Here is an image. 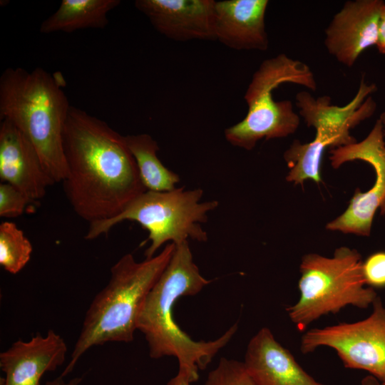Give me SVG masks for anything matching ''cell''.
Listing matches in <instances>:
<instances>
[{
    "instance_id": "8992f818",
    "label": "cell",
    "mask_w": 385,
    "mask_h": 385,
    "mask_svg": "<svg viewBox=\"0 0 385 385\" xmlns=\"http://www.w3.org/2000/svg\"><path fill=\"white\" fill-rule=\"evenodd\" d=\"M291 83L315 91L317 82L308 65L284 53L265 60L253 74L244 98L248 111L242 120L225 129L226 140L247 150L257 143L294 133L300 118L291 101H274L273 91Z\"/></svg>"
},
{
    "instance_id": "52a82bcc",
    "label": "cell",
    "mask_w": 385,
    "mask_h": 385,
    "mask_svg": "<svg viewBox=\"0 0 385 385\" xmlns=\"http://www.w3.org/2000/svg\"><path fill=\"white\" fill-rule=\"evenodd\" d=\"M202 195V189L185 190L183 187L165 192L146 190L115 217L89 223L84 238L94 240L128 220L137 222L148 231L150 244L145 251L148 259L168 242L179 245L188 238L206 242L207 234L199 223L207 222V212L215 210L219 202H200Z\"/></svg>"
},
{
    "instance_id": "8fae6325",
    "label": "cell",
    "mask_w": 385,
    "mask_h": 385,
    "mask_svg": "<svg viewBox=\"0 0 385 385\" xmlns=\"http://www.w3.org/2000/svg\"><path fill=\"white\" fill-rule=\"evenodd\" d=\"M0 178L37 205L55 183L29 138L9 120L0 123Z\"/></svg>"
},
{
    "instance_id": "7c38bea8",
    "label": "cell",
    "mask_w": 385,
    "mask_h": 385,
    "mask_svg": "<svg viewBox=\"0 0 385 385\" xmlns=\"http://www.w3.org/2000/svg\"><path fill=\"white\" fill-rule=\"evenodd\" d=\"M68 351L63 338L53 329L36 333L29 341L21 339L0 354V368L5 374L1 385H41V377L61 366Z\"/></svg>"
},
{
    "instance_id": "277c9868",
    "label": "cell",
    "mask_w": 385,
    "mask_h": 385,
    "mask_svg": "<svg viewBox=\"0 0 385 385\" xmlns=\"http://www.w3.org/2000/svg\"><path fill=\"white\" fill-rule=\"evenodd\" d=\"M70 108L61 81L42 68L10 67L0 76V119L29 138L55 183L67 175L63 133Z\"/></svg>"
},
{
    "instance_id": "3957f363",
    "label": "cell",
    "mask_w": 385,
    "mask_h": 385,
    "mask_svg": "<svg viewBox=\"0 0 385 385\" xmlns=\"http://www.w3.org/2000/svg\"><path fill=\"white\" fill-rule=\"evenodd\" d=\"M174 249L175 244L169 242L159 254L142 262L128 253L111 267L108 282L86 312L70 361L61 376L71 373L80 358L93 346L133 341L145 299Z\"/></svg>"
},
{
    "instance_id": "30bf717a",
    "label": "cell",
    "mask_w": 385,
    "mask_h": 385,
    "mask_svg": "<svg viewBox=\"0 0 385 385\" xmlns=\"http://www.w3.org/2000/svg\"><path fill=\"white\" fill-rule=\"evenodd\" d=\"M382 0L347 1L325 29L324 45L338 62L351 67L367 48L376 46Z\"/></svg>"
},
{
    "instance_id": "5b68a950",
    "label": "cell",
    "mask_w": 385,
    "mask_h": 385,
    "mask_svg": "<svg viewBox=\"0 0 385 385\" xmlns=\"http://www.w3.org/2000/svg\"><path fill=\"white\" fill-rule=\"evenodd\" d=\"M362 259L355 249L337 248L331 257L316 253L304 255L299 266V297L286 308L299 330L329 314H337L347 306L366 309L378 297L366 287Z\"/></svg>"
},
{
    "instance_id": "83f0119b",
    "label": "cell",
    "mask_w": 385,
    "mask_h": 385,
    "mask_svg": "<svg viewBox=\"0 0 385 385\" xmlns=\"http://www.w3.org/2000/svg\"><path fill=\"white\" fill-rule=\"evenodd\" d=\"M379 119L382 124L383 129H384V134L385 137V111L381 113Z\"/></svg>"
},
{
    "instance_id": "d4e9b609",
    "label": "cell",
    "mask_w": 385,
    "mask_h": 385,
    "mask_svg": "<svg viewBox=\"0 0 385 385\" xmlns=\"http://www.w3.org/2000/svg\"><path fill=\"white\" fill-rule=\"evenodd\" d=\"M81 377L77 376L68 381H65L64 377L60 375L54 379L46 381L45 385H81Z\"/></svg>"
},
{
    "instance_id": "9a60e30c",
    "label": "cell",
    "mask_w": 385,
    "mask_h": 385,
    "mask_svg": "<svg viewBox=\"0 0 385 385\" xmlns=\"http://www.w3.org/2000/svg\"><path fill=\"white\" fill-rule=\"evenodd\" d=\"M243 363L256 385H324L301 367L267 327L250 340Z\"/></svg>"
},
{
    "instance_id": "f546056e",
    "label": "cell",
    "mask_w": 385,
    "mask_h": 385,
    "mask_svg": "<svg viewBox=\"0 0 385 385\" xmlns=\"http://www.w3.org/2000/svg\"><path fill=\"white\" fill-rule=\"evenodd\" d=\"M380 385H385V382H381Z\"/></svg>"
},
{
    "instance_id": "44dd1931",
    "label": "cell",
    "mask_w": 385,
    "mask_h": 385,
    "mask_svg": "<svg viewBox=\"0 0 385 385\" xmlns=\"http://www.w3.org/2000/svg\"><path fill=\"white\" fill-rule=\"evenodd\" d=\"M203 385H256L243 362L221 358Z\"/></svg>"
},
{
    "instance_id": "ac0fdd59",
    "label": "cell",
    "mask_w": 385,
    "mask_h": 385,
    "mask_svg": "<svg viewBox=\"0 0 385 385\" xmlns=\"http://www.w3.org/2000/svg\"><path fill=\"white\" fill-rule=\"evenodd\" d=\"M125 139L147 190L165 192L176 188L180 178L161 163L157 155L158 143L151 135L146 133L128 135Z\"/></svg>"
},
{
    "instance_id": "cb8c5ba5",
    "label": "cell",
    "mask_w": 385,
    "mask_h": 385,
    "mask_svg": "<svg viewBox=\"0 0 385 385\" xmlns=\"http://www.w3.org/2000/svg\"><path fill=\"white\" fill-rule=\"evenodd\" d=\"M376 46L379 52L385 55V4L382 6L379 15Z\"/></svg>"
},
{
    "instance_id": "ba28073f",
    "label": "cell",
    "mask_w": 385,
    "mask_h": 385,
    "mask_svg": "<svg viewBox=\"0 0 385 385\" xmlns=\"http://www.w3.org/2000/svg\"><path fill=\"white\" fill-rule=\"evenodd\" d=\"M366 319L314 328L302 337L300 351L309 354L321 346L334 349L344 366L368 371L385 382V307L379 297Z\"/></svg>"
},
{
    "instance_id": "2e32d148",
    "label": "cell",
    "mask_w": 385,
    "mask_h": 385,
    "mask_svg": "<svg viewBox=\"0 0 385 385\" xmlns=\"http://www.w3.org/2000/svg\"><path fill=\"white\" fill-rule=\"evenodd\" d=\"M267 0L215 1V39L236 50L266 51L269 39L265 16Z\"/></svg>"
},
{
    "instance_id": "e0dca14e",
    "label": "cell",
    "mask_w": 385,
    "mask_h": 385,
    "mask_svg": "<svg viewBox=\"0 0 385 385\" xmlns=\"http://www.w3.org/2000/svg\"><path fill=\"white\" fill-rule=\"evenodd\" d=\"M120 4L119 0H63L58 9L42 22L40 32L103 29L108 24V14Z\"/></svg>"
},
{
    "instance_id": "6da1fadb",
    "label": "cell",
    "mask_w": 385,
    "mask_h": 385,
    "mask_svg": "<svg viewBox=\"0 0 385 385\" xmlns=\"http://www.w3.org/2000/svg\"><path fill=\"white\" fill-rule=\"evenodd\" d=\"M63 150L65 194L74 212L89 223L115 217L147 190L125 136L73 106L63 129Z\"/></svg>"
},
{
    "instance_id": "5bb4252c",
    "label": "cell",
    "mask_w": 385,
    "mask_h": 385,
    "mask_svg": "<svg viewBox=\"0 0 385 385\" xmlns=\"http://www.w3.org/2000/svg\"><path fill=\"white\" fill-rule=\"evenodd\" d=\"M377 90L374 83L367 84L364 77L354 97L342 106L332 104L331 98H314L302 91L295 97L299 113L309 127L351 137L350 130L370 118L376 109L371 94Z\"/></svg>"
},
{
    "instance_id": "9c48e42d",
    "label": "cell",
    "mask_w": 385,
    "mask_h": 385,
    "mask_svg": "<svg viewBox=\"0 0 385 385\" xmlns=\"http://www.w3.org/2000/svg\"><path fill=\"white\" fill-rule=\"evenodd\" d=\"M329 154L334 169L347 162L362 160L372 166L376 179L369 190L362 192L357 188L346 210L329 222L326 229L369 237L374 215L385 202V137L379 119L364 139L332 148Z\"/></svg>"
},
{
    "instance_id": "603a6c76",
    "label": "cell",
    "mask_w": 385,
    "mask_h": 385,
    "mask_svg": "<svg viewBox=\"0 0 385 385\" xmlns=\"http://www.w3.org/2000/svg\"><path fill=\"white\" fill-rule=\"evenodd\" d=\"M362 272L366 284L371 287H385V252L369 255L362 263Z\"/></svg>"
},
{
    "instance_id": "7a4b0ae2",
    "label": "cell",
    "mask_w": 385,
    "mask_h": 385,
    "mask_svg": "<svg viewBox=\"0 0 385 385\" xmlns=\"http://www.w3.org/2000/svg\"><path fill=\"white\" fill-rule=\"evenodd\" d=\"M211 282L201 275L188 242L175 245L169 262L145 299L138 322L150 357L175 356L179 370L185 372L192 383L198 379L199 369L207 367L237 330L235 324L215 340L196 342L175 323L173 308L176 301L197 294Z\"/></svg>"
},
{
    "instance_id": "4316f807",
    "label": "cell",
    "mask_w": 385,
    "mask_h": 385,
    "mask_svg": "<svg viewBox=\"0 0 385 385\" xmlns=\"http://www.w3.org/2000/svg\"><path fill=\"white\" fill-rule=\"evenodd\" d=\"M381 381H379L376 377L369 375L365 376L361 382V385H380Z\"/></svg>"
},
{
    "instance_id": "4fadbf2b",
    "label": "cell",
    "mask_w": 385,
    "mask_h": 385,
    "mask_svg": "<svg viewBox=\"0 0 385 385\" xmlns=\"http://www.w3.org/2000/svg\"><path fill=\"white\" fill-rule=\"evenodd\" d=\"M215 5L213 0L135 1L158 32L176 41L215 39Z\"/></svg>"
},
{
    "instance_id": "7402d4cb",
    "label": "cell",
    "mask_w": 385,
    "mask_h": 385,
    "mask_svg": "<svg viewBox=\"0 0 385 385\" xmlns=\"http://www.w3.org/2000/svg\"><path fill=\"white\" fill-rule=\"evenodd\" d=\"M33 205L19 189L7 183L0 184V216L16 217L21 215L28 206Z\"/></svg>"
},
{
    "instance_id": "d6986e66",
    "label": "cell",
    "mask_w": 385,
    "mask_h": 385,
    "mask_svg": "<svg viewBox=\"0 0 385 385\" xmlns=\"http://www.w3.org/2000/svg\"><path fill=\"white\" fill-rule=\"evenodd\" d=\"M330 147H339L337 140L320 132H316L314 138L309 143L294 140L283 155L289 168L286 180L302 186L307 180L319 184L322 158L326 149Z\"/></svg>"
},
{
    "instance_id": "f1b7e54d",
    "label": "cell",
    "mask_w": 385,
    "mask_h": 385,
    "mask_svg": "<svg viewBox=\"0 0 385 385\" xmlns=\"http://www.w3.org/2000/svg\"><path fill=\"white\" fill-rule=\"evenodd\" d=\"M380 213L382 215H385V202L382 204V205L380 207Z\"/></svg>"
},
{
    "instance_id": "484cf974",
    "label": "cell",
    "mask_w": 385,
    "mask_h": 385,
    "mask_svg": "<svg viewBox=\"0 0 385 385\" xmlns=\"http://www.w3.org/2000/svg\"><path fill=\"white\" fill-rule=\"evenodd\" d=\"M191 383L189 376L185 372L178 370L177 375L168 381L167 385H190Z\"/></svg>"
},
{
    "instance_id": "ffe728a7",
    "label": "cell",
    "mask_w": 385,
    "mask_h": 385,
    "mask_svg": "<svg viewBox=\"0 0 385 385\" xmlns=\"http://www.w3.org/2000/svg\"><path fill=\"white\" fill-rule=\"evenodd\" d=\"M32 244L15 223L0 225V265L8 272H19L30 260Z\"/></svg>"
}]
</instances>
